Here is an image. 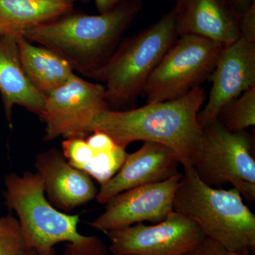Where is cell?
<instances>
[{"label":"cell","instance_id":"obj_1","mask_svg":"<svg viewBox=\"0 0 255 255\" xmlns=\"http://www.w3.org/2000/svg\"><path fill=\"white\" fill-rule=\"evenodd\" d=\"M205 99L204 89L198 87L175 100L104 111L94 119L92 131L106 132L125 149L138 140L162 144L176 152L184 168L194 167L202 137L197 117Z\"/></svg>","mask_w":255,"mask_h":255},{"label":"cell","instance_id":"obj_2","mask_svg":"<svg viewBox=\"0 0 255 255\" xmlns=\"http://www.w3.org/2000/svg\"><path fill=\"white\" fill-rule=\"evenodd\" d=\"M142 6V1H124L109 12L97 15L73 10L29 28L23 36L53 50L75 73L89 78L110 59Z\"/></svg>","mask_w":255,"mask_h":255},{"label":"cell","instance_id":"obj_3","mask_svg":"<svg viewBox=\"0 0 255 255\" xmlns=\"http://www.w3.org/2000/svg\"><path fill=\"white\" fill-rule=\"evenodd\" d=\"M5 205L14 211L27 249L41 255L55 254V246L66 243L64 255H110L109 248L96 236L80 234V216L54 207L45 196L43 178L26 171L4 179Z\"/></svg>","mask_w":255,"mask_h":255},{"label":"cell","instance_id":"obj_4","mask_svg":"<svg viewBox=\"0 0 255 255\" xmlns=\"http://www.w3.org/2000/svg\"><path fill=\"white\" fill-rule=\"evenodd\" d=\"M173 210L197 223L206 238L230 253L255 250V215L236 188L219 189L201 180L194 167L184 168Z\"/></svg>","mask_w":255,"mask_h":255},{"label":"cell","instance_id":"obj_5","mask_svg":"<svg viewBox=\"0 0 255 255\" xmlns=\"http://www.w3.org/2000/svg\"><path fill=\"white\" fill-rule=\"evenodd\" d=\"M173 9L157 22L121 42L90 79L102 84L110 110L135 105L166 52L178 38Z\"/></svg>","mask_w":255,"mask_h":255},{"label":"cell","instance_id":"obj_6","mask_svg":"<svg viewBox=\"0 0 255 255\" xmlns=\"http://www.w3.org/2000/svg\"><path fill=\"white\" fill-rule=\"evenodd\" d=\"M223 46L208 38H177L151 74L142 95L147 103L175 100L209 80Z\"/></svg>","mask_w":255,"mask_h":255},{"label":"cell","instance_id":"obj_7","mask_svg":"<svg viewBox=\"0 0 255 255\" xmlns=\"http://www.w3.org/2000/svg\"><path fill=\"white\" fill-rule=\"evenodd\" d=\"M253 139L245 131H230L218 119L203 128L194 168L208 185L231 184L247 200H255Z\"/></svg>","mask_w":255,"mask_h":255},{"label":"cell","instance_id":"obj_8","mask_svg":"<svg viewBox=\"0 0 255 255\" xmlns=\"http://www.w3.org/2000/svg\"><path fill=\"white\" fill-rule=\"evenodd\" d=\"M107 110L110 108L106 101L105 86L84 80L75 73L45 97L39 117L45 124L43 140L86 138L92 132L94 119Z\"/></svg>","mask_w":255,"mask_h":255},{"label":"cell","instance_id":"obj_9","mask_svg":"<svg viewBox=\"0 0 255 255\" xmlns=\"http://www.w3.org/2000/svg\"><path fill=\"white\" fill-rule=\"evenodd\" d=\"M105 233L110 253L123 255H183L206 238L197 223L174 210L154 225L137 223Z\"/></svg>","mask_w":255,"mask_h":255},{"label":"cell","instance_id":"obj_10","mask_svg":"<svg viewBox=\"0 0 255 255\" xmlns=\"http://www.w3.org/2000/svg\"><path fill=\"white\" fill-rule=\"evenodd\" d=\"M182 172L163 181L124 191L106 203L105 212L90 226L106 233L137 223L164 221L173 211Z\"/></svg>","mask_w":255,"mask_h":255},{"label":"cell","instance_id":"obj_11","mask_svg":"<svg viewBox=\"0 0 255 255\" xmlns=\"http://www.w3.org/2000/svg\"><path fill=\"white\" fill-rule=\"evenodd\" d=\"M209 80V100L197 117L202 128L217 119L225 106L255 86V43L240 36L224 45Z\"/></svg>","mask_w":255,"mask_h":255},{"label":"cell","instance_id":"obj_12","mask_svg":"<svg viewBox=\"0 0 255 255\" xmlns=\"http://www.w3.org/2000/svg\"><path fill=\"white\" fill-rule=\"evenodd\" d=\"M180 164L173 150L154 142H143L139 150L127 154L117 173L101 185L97 201L105 204L114 196L132 188L163 182L177 175Z\"/></svg>","mask_w":255,"mask_h":255},{"label":"cell","instance_id":"obj_13","mask_svg":"<svg viewBox=\"0 0 255 255\" xmlns=\"http://www.w3.org/2000/svg\"><path fill=\"white\" fill-rule=\"evenodd\" d=\"M34 166L43 178L48 201L60 211L68 214L97 197L92 177L69 163L62 151L51 148L38 154Z\"/></svg>","mask_w":255,"mask_h":255},{"label":"cell","instance_id":"obj_14","mask_svg":"<svg viewBox=\"0 0 255 255\" xmlns=\"http://www.w3.org/2000/svg\"><path fill=\"white\" fill-rule=\"evenodd\" d=\"M178 36H196L223 45L240 38V15L229 0H172Z\"/></svg>","mask_w":255,"mask_h":255},{"label":"cell","instance_id":"obj_15","mask_svg":"<svg viewBox=\"0 0 255 255\" xmlns=\"http://www.w3.org/2000/svg\"><path fill=\"white\" fill-rule=\"evenodd\" d=\"M0 94L10 127L14 106L41 116L45 97L33 87L24 73L16 38L4 36H0Z\"/></svg>","mask_w":255,"mask_h":255},{"label":"cell","instance_id":"obj_16","mask_svg":"<svg viewBox=\"0 0 255 255\" xmlns=\"http://www.w3.org/2000/svg\"><path fill=\"white\" fill-rule=\"evenodd\" d=\"M74 0H0V36L17 38L29 28L74 10Z\"/></svg>","mask_w":255,"mask_h":255},{"label":"cell","instance_id":"obj_17","mask_svg":"<svg viewBox=\"0 0 255 255\" xmlns=\"http://www.w3.org/2000/svg\"><path fill=\"white\" fill-rule=\"evenodd\" d=\"M16 39L24 73L33 87L44 97L75 75L70 64L53 50L31 43L23 36Z\"/></svg>","mask_w":255,"mask_h":255},{"label":"cell","instance_id":"obj_18","mask_svg":"<svg viewBox=\"0 0 255 255\" xmlns=\"http://www.w3.org/2000/svg\"><path fill=\"white\" fill-rule=\"evenodd\" d=\"M218 120L230 131H244L255 125V86L227 104L218 116Z\"/></svg>","mask_w":255,"mask_h":255},{"label":"cell","instance_id":"obj_19","mask_svg":"<svg viewBox=\"0 0 255 255\" xmlns=\"http://www.w3.org/2000/svg\"><path fill=\"white\" fill-rule=\"evenodd\" d=\"M127 154L126 149L121 146L110 152H95V157L83 171L102 185L117 173Z\"/></svg>","mask_w":255,"mask_h":255},{"label":"cell","instance_id":"obj_20","mask_svg":"<svg viewBox=\"0 0 255 255\" xmlns=\"http://www.w3.org/2000/svg\"><path fill=\"white\" fill-rule=\"evenodd\" d=\"M26 249L19 222L10 211L0 218V255H17Z\"/></svg>","mask_w":255,"mask_h":255},{"label":"cell","instance_id":"obj_21","mask_svg":"<svg viewBox=\"0 0 255 255\" xmlns=\"http://www.w3.org/2000/svg\"><path fill=\"white\" fill-rule=\"evenodd\" d=\"M62 152L69 163L83 170L95 157V152L84 137H70L62 142Z\"/></svg>","mask_w":255,"mask_h":255},{"label":"cell","instance_id":"obj_22","mask_svg":"<svg viewBox=\"0 0 255 255\" xmlns=\"http://www.w3.org/2000/svg\"><path fill=\"white\" fill-rule=\"evenodd\" d=\"M86 140L95 152H110L119 146L108 134L100 130L92 132L86 137Z\"/></svg>","mask_w":255,"mask_h":255},{"label":"cell","instance_id":"obj_23","mask_svg":"<svg viewBox=\"0 0 255 255\" xmlns=\"http://www.w3.org/2000/svg\"><path fill=\"white\" fill-rule=\"evenodd\" d=\"M240 36L247 41L255 43V1L239 20Z\"/></svg>","mask_w":255,"mask_h":255},{"label":"cell","instance_id":"obj_24","mask_svg":"<svg viewBox=\"0 0 255 255\" xmlns=\"http://www.w3.org/2000/svg\"><path fill=\"white\" fill-rule=\"evenodd\" d=\"M183 255H230V252L217 242L206 238L195 248Z\"/></svg>","mask_w":255,"mask_h":255},{"label":"cell","instance_id":"obj_25","mask_svg":"<svg viewBox=\"0 0 255 255\" xmlns=\"http://www.w3.org/2000/svg\"><path fill=\"white\" fill-rule=\"evenodd\" d=\"M99 13H107L113 10L117 5L124 1H142V0H95Z\"/></svg>","mask_w":255,"mask_h":255},{"label":"cell","instance_id":"obj_26","mask_svg":"<svg viewBox=\"0 0 255 255\" xmlns=\"http://www.w3.org/2000/svg\"><path fill=\"white\" fill-rule=\"evenodd\" d=\"M255 1V0H229L233 9L240 16L248 11Z\"/></svg>","mask_w":255,"mask_h":255},{"label":"cell","instance_id":"obj_27","mask_svg":"<svg viewBox=\"0 0 255 255\" xmlns=\"http://www.w3.org/2000/svg\"><path fill=\"white\" fill-rule=\"evenodd\" d=\"M17 255H41L39 254L36 251L33 249H26L25 251H23L22 253H19V254ZM53 255H56V253L53 254Z\"/></svg>","mask_w":255,"mask_h":255},{"label":"cell","instance_id":"obj_28","mask_svg":"<svg viewBox=\"0 0 255 255\" xmlns=\"http://www.w3.org/2000/svg\"><path fill=\"white\" fill-rule=\"evenodd\" d=\"M230 255H253L250 250H243V251L232 252L230 253Z\"/></svg>","mask_w":255,"mask_h":255},{"label":"cell","instance_id":"obj_29","mask_svg":"<svg viewBox=\"0 0 255 255\" xmlns=\"http://www.w3.org/2000/svg\"><path fill=\"white\" fill-rule=\"evenodd\" d=\"M74 1H75V2L76 1H80V2L86 3L87 1H89V0H74Z\"/></svg>","mask_w":255,"mask_h":255},{"label":"cell","instance_id":"obj_30","mask_svg":"<svg viewBox=\"0 0 255 255\" xmlns=\"http://www.w3.org/2000/svg\"></svg>","mask_w":255,"mask_h":255}]
</instances>
